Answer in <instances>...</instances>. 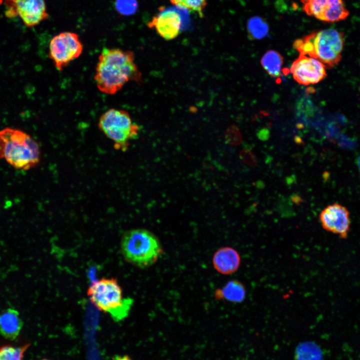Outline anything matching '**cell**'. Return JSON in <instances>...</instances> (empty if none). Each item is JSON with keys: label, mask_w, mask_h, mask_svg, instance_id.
<instances>
[{"label": "cell", "mask_w": 360, "mask_h": 360, "mask_svg": "<svg viewBox=\"0 0 360 360\" xmlns=\"http://www.w3.org/2000/svg\"><path fill=\"white\" fill-rule=\"evenodd\" d=\"M94 80L98 90L107 94L120 91L128 82H142V74L132 52L104 48L96 66Z\"/></svg>", "instance_id": "cell-1"}, {"label": "cell", "mask_w": 360, "mask_h": 360, "mask_svg": "<svg viewBox=\"0 0 360 360\" xmlns=\"http://www.w3.org/2000/svg\"><path fill=\"white\" fill-rule=\"evenodd\" d=\"M344 45V32L334 28L312 32L293 44L300 55L316 59L326 68H332L339 63Z\"/></svg>", "instance_id": "cell-2"}, {"label": "cell", "mask_w": 360, "mask_h": 360, "mask_svg": "<svg viewBox=\"0 0 360 360\" xmlns=\"http://www.w3.org/2000/svg\"><path fill=\"white\" fill-rule=\"evenodd\" d=\"M40 158V146L30 135L14 128L0 130V159L16 169L27 170L37 166Z\"/></svg>", "instance_id": "cell-3"}, {"label": "cell", "mask_w": 360, "mask_h": 360, "mask_svg": "<svg viewBox=\"0 0 360 360\" xmlns=\"http://www.w3.org/2000/svg\"><path fill=\"white\" fill-rule=\"evenodd\" d=\"M120 250L126 260L140 268L152 266L162 252L158 238L150 231L143 228L125 232L121 239Z\"/></svg>", "instance_id": "cell-4"}, {"label": "cell", "mask_w": 360, "mask_h": 360, "mask_svg": "<svg viewBox=\"0 0 360 360\" xmlns=\"http://www.w3.org/2000/svg\"><path fill=\"white\" fill-rule=\"evenodd\" d=\"M87 294L97 308L109 314L116 322L127 316L132 304V299L123 298L121 286L113 278H103L92 282Z\"/></svg>", "instance_id": "cell-5"}, {"label": "cell", "mask_w": 360, "mask_h": 360, "mask_svg": "<svg viewBox=\"0 0 360 360\" xmlns=\"http://www.w3.org/2000/svg\"><path fill=\"white\" fill-rule=\"evenodd\" d=\"M98 126L113 142L114 148L123 152L139 132V126L132 122L128 112L121 109L112 108L105 112L99 118Z\"/></svg>", "instance_id": "cell-6"}, {"label": "cell", "mask_w": 360, "mask_h": 360, "mask_svg": "<svg viewBox=\"0 0 360 360\" xmlns=\"http://www.w3.org/2000/svg\"><path fill=\"white\" fill-rule=\"evenodd\" d=\"M83 45L78 36L72 32H64L54 36L48 47V58L56 68L62 71L82 52Z\"/></svg>", "instance_id": "cell-7"}, {"label": "cell", "mask_w": 360, "mask_h": 360, "mask_svg": "<svg viewBox=\"0 0 360 360\" xmlns=\"http://www.w3.org/2000/svg\"><path fill=\"white\" fill-rule=\"evenodd\" d=\"M4 14L8 18L19 16L24 24L29 28L38 24L48 19L44 0H4Z\"/></svg>", "instance_id": "cell-8"}, {"label": "cell", "mask_w": 360, "mask_h": 360, "mask_svg": "<svg viewBox=\"0 0 360 360\" xmlns=\"http://www.w3.org/2000/svg\"><path fill=\"white\" fill-rule=\"evenodd\" d=\"M304 12L308 16L326 22L346 20L350 12L343 0H300Z\"/></svg>", "instance_id": "cell-9"}, {"label": "cell", "mask_w": 360, "mask_h": 360, "mask_svg": "<svg viewBox=\"0 0 360 360\" xmlns=\"http://www.w3.org/2000/svg\"><path fill=\"white\" fill-rule=\"evenodd\" d=\"M320 220L327 232L341 238H348L350 228V213L345 206L336 202L328 206L320 212Z\"/></svg>", "instance_id": "cell-10"}, {"label": "cell", "mask_w": 360, "mask_h": 360, "mask_svg": "<svg viewBox=\"0 0 360 360\" xmlns=\"http://www.w3.org/2000/svg\"><path fill=\"white\" fill-rule=\"evenodd\" d=\"M326 68L316 59L300 55L292 64L290 70L297 82L308 86L317 84L324 78L326 76Z\"/></svg>", "instance_id": "cell-11"}, {"label": "cell", "mask_w": 360, "mask_h": 360, "mask_svg": "<svg viewBox=\"0 0 360 360\" xmlns=\"http://www.w3.org/2000/svg\"><path fill=\"white\" fill-rule=\"evenodd\" d=\"M182 20L180 14L172 9L162 8L148 23L149 28L156 30L166 40L176 38L180 34Z\"/></svg>", "instance_id": "cell-12"}, {"label": "cell", "mask_w": 360, "mask_h": 360, "mask_svg": "<svg viewBox=\"0 0 360 360\" xmlns=\"http://www.w3.org/2000/svg\"><path fill=\"white\" fill-rule=\"evenodd\" d=\"M212 261L218 272L222 274H230L238 269L240 257L235 249L226 246L220 248L215 252Z\"/></svg>", "instance_id": "cell-13"}, {"label": "cell", "mask_w": 360, "mask_h": 360, "mask_svg": "<svg viewBox=\"0 0 360 360\" xmlns=\"http://www.w3.org/2000/svg\"><path fill=\"white\" fill-rule=\"evenodd\" d=\"M23 325L19 312L9 308L0 313V334L6 338L14 340L19 334Z\"/></svg>", "instance_id": "cell-14"}, {"label": "cell", "mask_w": 360, "mask_h": 360, "mask_svg": "<svg viewBox=\"0 0 360 360\" xmlns=\"http://www.w3.org/2000/svg\"><path fill=\"white\" fill-rule=\"evenodd\" d=\"M246 290L244 285L238 280L228 282L222 288L215 292L217 300H225L228 302L240 303L245 298Z\"/></svg>", "instance_id": "cell-15"}, {"label": "cell", "mask_w": 360, "mask_h": 360, "mask_svg": "<svg viewBox=\"0 0 360 360\" xmlns=\"http://www.w3.org/2000/svg\"><path fill=\"white\" fill-rule=\"evenodd\" d=\"M260 64L271 76L277 78L280 76L283 58L278 52L274 50L267 51L262 56Z\"/></svg>", "instance_id": "cell-16"}, {"label": "cell", "mask_w": 360, "mask_h": 360, "mask_svg": "<svg viewBox=\"0 0 360 360\" xmlns=\"http://www.w3.org/2000/svg\"><path fill=\"white\" fill-rule=\"evenodd\" d=\"M296 360H322L323 354L320 347L312 342L300 344L296 350Z\"/></svg>", "instance_id": "cell-17"}, {"label": "cell", "mask_w": 360, "mask_h": 360, "mask_svg": "<svg viewBox=\"0 0 360 360\" xmlns=\"http://www.w3.org/2000/svg\"><path fill=\"white\" fill-rule=\"evenodd\" d=\"M248 35L253 39L262 40L268 34V24L260 17L255 16L248 20L247 24Z\"/></svg>", "instance_id": "cell-18"}, {"label": "cell", "mask_w": 360, "mask_h": 360, "mask_svg": "<svg viewBox=\"0 0 360 360\" xmlns=\"http://www.w3.org/2000/svg\"><path fill=\"white\" fill-rule=\"evenodd\" d=\"M208 0H170L176 6L196 12L200 17L204 16V10Z\"/></svg>", "instance_id": "cell-19"}, {"label": "cell", "mask_w": 360, "mask_h": 360, "mask_svg": "<svg viewBox=\"0 0 360 360\" xmlns=\"http://www.w3.org/2000/svg\"><path fill=\"white\" fill-rule=\"evenodd\" d=\"M29 344L20 347L6 346L0 349V360H22L24 354Z\"/></svg>", "instance_id": "cell-20"}, {"label": "cell", "mask_w": 360, "mask_h": 360, "mask_svg": "<svg viewBox=\"0 0 360 360\" xmlns=\"http://www.w3.org/2000/svg\"><path fill=\"white\" fill-rule=\"evenodd\" d=\"M116 6L119 12L128 16L136 11L138 4L136 0H116Z\"/></svg>", "instance_id": "cell-21"}, {"label": "cell", "mask_w": 360, "mask_h": 360, "mask_svg": "<svg viewBox=\"0 0 360 360\" xmlns=\"http://www.w3.org/2000/svg\"><path fill=\"white\" fill-rule=\"evenodd\" d=\"M240 158L246 164L254 166L257 163V160L254 154L249 149H244L240 152Z\"/></svg>", "instance_id": "cell-22"}, {"label": "cell", "mask_w": 360, "mask_h": 360, "mask_svg": "<svg viewBox=\"0 0 360 360\" xmlns=\"http://www.w3.org/2000/svg\"><path fill=\"white\" fill-rule=\"evenodd\" d=\"M227 140L230 144L237 146L242 142V138L240 132L236 129L231 130L227 136Z\"/></svg>", "instance_id": "cell-23"}, {"label": "cell", "mask_w": 360, "mask_h": 360, "mask_svg": "<svg viewBox=\"0 0 360 360\" xmlns=\"http://www.w3.org/2000/svg\"><path fill=\"white\" fill-rule=\"evenodd\" d=\"M113 360H132L127 355L116 356Z\"/></svg>", "instance_id": "cell-24"}, {"label": "cell", "mask_w": 360, "mask_h": 360, "mask_svg": "<svg viewBox=\"0 0 360 360\" xmlns=\"http://www.w3.org/2000/svg\"><path fill=\"white\" fill-rule=\"evenodd\" d=\"M356 164L360 174V154L356 158Z\"/></svg>", "instance_id": "cell-25"}, {"label": "cell", "mask_w": 360, "mask_h": 360, "mask_svg": "<svg viewBox=\"0 0 360 360\" xmlns=\"http://www.w3.org/2000/svg\"><path fill=\"white\" fill-rule=\"evenodd\" d=\"M4 0H0V4L2 3Z\"/></svg>", "instance_id": "cell-26"}, {"label": "cell", "mask_w": 360, "mask_h": 360, "mask_svg": "<svg viewBox=\"0 0 360 360\" xmlns=\"http://www.w3.org/2000/svg\"><path fill=\"white\" fill-rule=\"evenodd\" d=\"M48 360V359H43V360Z\"/></svg>", "instance_id": "cell-27"}]
</instances>
